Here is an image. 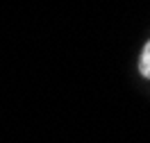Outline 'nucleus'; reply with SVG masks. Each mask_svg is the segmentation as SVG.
Instances as JSON below:
<instances>
[{"mask_svg": "<svg viewBox=\"0 0 150 143\" xmlns=\"http://www.w3.org/2000/svg\"><path fill=\"white\" fill-rule=\"evenodd\" d=\"M139 73L146 80H150V39L148 43L143 46V50H141V57H139Z\"/></svg>", "mask_w": 150, "mask_h": 143, "instance_id": "f257e3e1", "label": "nucleus"}]
</instances>
